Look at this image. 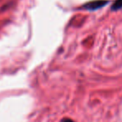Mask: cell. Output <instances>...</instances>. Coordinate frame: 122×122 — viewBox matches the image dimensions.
Instances as JSON below:
<instances>
[{
    "label": "cell",
    "mask_w": 122,
    "mask_h": 122,
    "mask_svg": "<svg viewBox=\"0 0 122 122\" xmlns=\"http://www.w3.org/2000/svg\"><path fill=\"white\" fill-rule=\"evenodd\" d=\"M61 122H75V121L72 120L71 119H70V118H65L61 120Z\"/></svg>",
    "instance_id": "cell-3"
},
{
    "label": "cell",
    "mask_w": 122,
    "mask_h": 122,
    "mask_svg": "<svg viewBox=\"0 0 122 122\" xmlns=\"http://www.w3.org/2000/svg\"><path fill=\"white\" fill-rule=\"evenodd\" d=\"M122 9V0H115L111 6L112 11H117Z\"/></svg>",
    "instance_id": "cell-2"
},
{
    "label": "cell",
    "mask_w": 122,
    "mask_h": 122,
    "mask_svg": "<svg viewBox=\"0 0 122 122\" xmlns=\"http://www.w3.org/2000/svg\"><path fill=\"white\" fill-rule=\"evenodd\" d=\"M109 2L107 0H94V1H91V2H89L87 4H84L82 6V9L89 11L97 10V9L105 6Z\"/></svg>",
    "instance_id": "cell-1"
}]
</instances>
